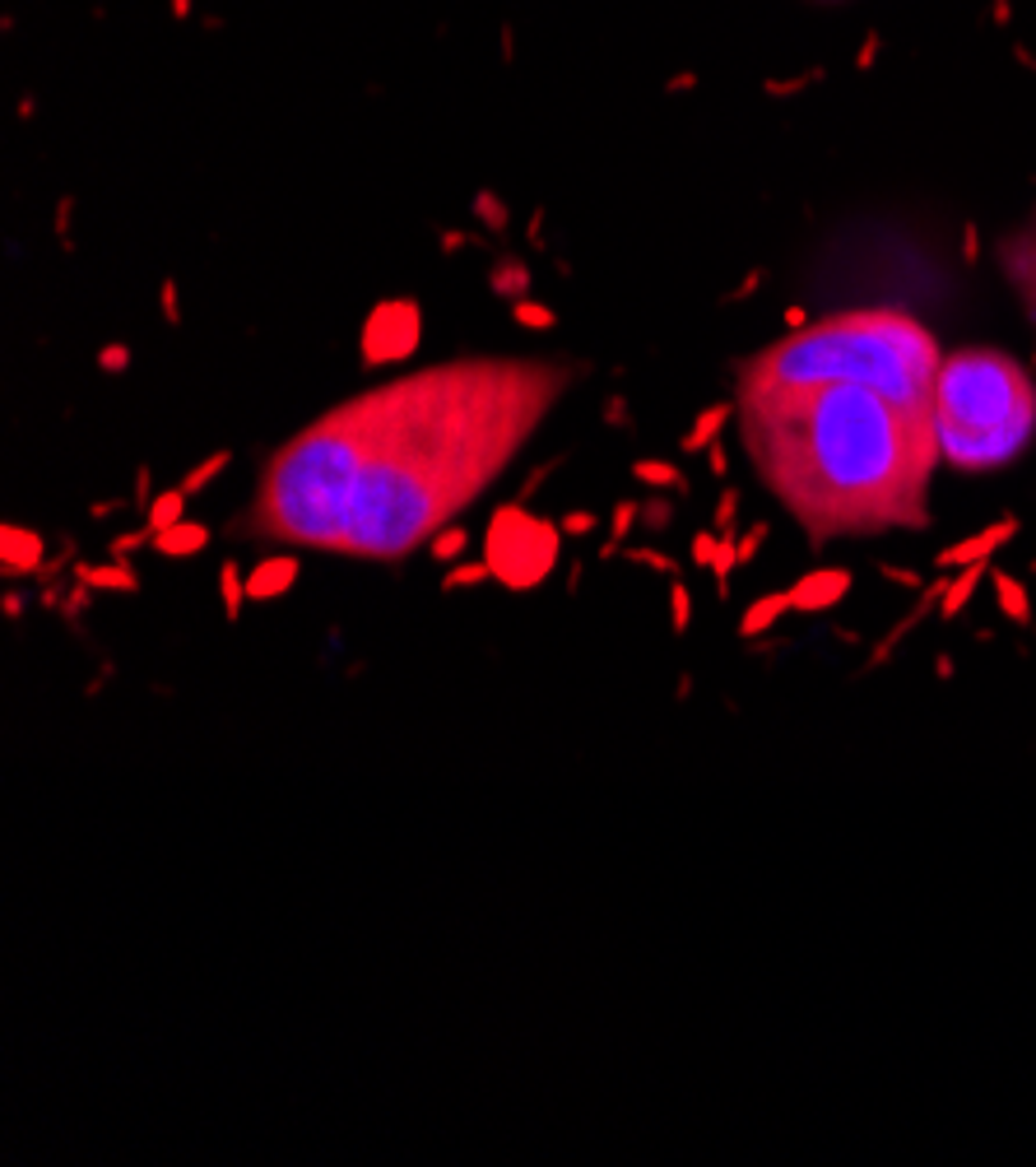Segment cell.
<instances>
[{
  "instance_id": "cell-26",
  "label": "cell",
  "mask_w": 1036,
  "mask_h": 1167,
  "mask_svg": "<svg viewBox=\"0 0 1036 1167\" xmlns=\"http://www.w3.org/2000/svg\"><path fill=\"white\" fill-rule=\"evenodd\" d=\"M483 581H493V568L483 563H452L442 572V596H456V591H470V587H483Z\"/></svg>"
},
{
  "instance_id": "cell-32",
  "label": "cell",
  "mask_w": 1036,
  "mask_h": 1167,
  "mask_svg": "<svg viewBox=\"0 0 1036 1167\" xmlns=\"http://www.w3.org/2000/svg\"><path fill=\"white\" fill-rule=\"evenodd\" d=\"M823 80V65H818V71H799V75H791V80H768L762 84V94L768 98H795V94H804L809 84H818Z\"/></svg>"
},
{
  "instance_id": "cell-5",
  "label": "cell",
  "mask_w": 1036,
  "mask_h": 1167,
  "mask_svg": "<svg viewBox=\"0 0 1036 1167\" xmlns=\"http://www.w3.org/2000/svg\"><path fill=\"white\" fill-rule=\"evenodd\" d=\"M483 563L493 568V581L516 596L544 587L562 563V526L549 516H535L521 498L493 508L483 526Z\"/></svg>"
},
{
  "instance_id": "cell-20",
  "label": "cell",
  "mask_w": 1036,
  "mask_h": 1167,
  "mask_svg": "<svg viewBox=\"0 0 1036 1167\" xmlns=\"http://www.w3.org/2000/svg\"><path fill=\"white\" fill-rule=\"evenodd\" d=\"M633 479L646 489H670V493H689V475L674 461H633Z\"/></svg>"
},
{
  "instance_id": "cell-9",
  "label": "cell",
  "mask_w": 1036,
  "mask_h": 1167,
  "mask_svg": "<svg viewBox=\"0 0 1036 1167\" xmlns=\"http://www.w3.org/2000/svg\"><path fill=\"white\" fill-rule=\"evenodd\" d=\"M855 587L851 568H818V572H804V577L791 587V610L799 614H823L832 610L837 600H846V591Z\"/></svg>"
},
{
  "instance_id": "cell-29",
  "label": "cell",
  "mask_w": 1036,
  "mask_h": 1167,
  "mask_svg": "<svg viewBox=\"0 0 1036 1167\" xmlns=\"http://www.w3.org/2000/svg\"><path fill=\"white\" fill-rule=\"evenodd\" d=\"M670 628H674V633H689V628H693V596H689V587H683L679 577L670 581Z\"/></svg>"
},
{
  "instance_id": "cell-52",
  "label": "cell",
  "mask_w": 1036,
  "mask_h": 1167,
  "mask_svg": "<svg viewBox=\"0 0 1036 1167\" xmlns=\"http://www.w3.org/2000/svg\"><path fill=\"white\" fill-rule=\"evenodd\" d=\"M121 508H126V502H112V498H103V502H94V508H88V516H94V521H103V516H117Z\"/></svg>"
},
{
  "instance_id": "cell-10",
  "label": "cell",
  "mask_w": 1036,
  "mask_h": 1167,
  "mask_svg": "<svg viewBox=\"0 0 1036 1167\" xmlns=\"http://www.w3.org/2000/svg\"><path fill=\"white\" fill-rule=\"evenodd\" d=\"M298 577H302L298 554H270V558H261V563H252V572H246V600L270 605V600L288 596V591L298 587Z\"/></svg>"
},
{
  "instance_id": "cell-48",
  "label": "cell",
  "mask_w": 1036,
  "mask_h": 1167,
  "mask_svg": "<svg viewBox=\"0 0 1036 1167\" xmlns=\"http://www.w3.org/2000/svg\"><path fill=\"white\" fill-rule=\"evenodd\" d=\"M758 284H762V271H749V279H744V284H739V289H730V294H725V302H744V298H749V294H753V289H758Z\"/></svg>"
},
{
  "instance_id": "cell-40",
  "label": "cell",
  "mask_w": 1036,
  "mask_h": 1167,
  "mask_svg": "<svg viewBox=\"0 0 1036 1167\" xmlns=\"http://www.w3.org/2000/svg\"><path fill=\"white\" fill-rule=\"evenodd\" d=\"M154 498H159V493H154V470L140 466V470H135V493H131V502H135V508H150Z\"/></svg>"
},
{
  "instance_id": "cell-56",
  "label": "cell",
  "mask_w": 1036,
  "mask_h": 1167,
  "mask_svg": "<svg viewBox=\"0 0 1036 1167\" xmlns=\"http://www.w3.org/2000/svg\"><path fill=\"white\" fill-rule=\"evenodd\" d=\"M1032 368H1036V358H1032Z\"/></svg>"
},
{
  "instance_id": "cell-25",
  "label": "cell",
  "mask_w": 1036,
  "mask_h": 1167,
  "mask_svg": "<svg viewBox=\"0 0 1036 1167\" xmlns=\"http://www.w3.org/2000/svg\"><path fill=\"white\" fill-rule=\"evenodd\" d=\"M427 549H433V558H437V563H446V568H452V563H460V554L470 549V531H465V526H456V521H452V526H442V531H437L433 540H427Z\"/></svg>"
},
{
  "instance_id": "cell-47",
  "label": "cell",
  "mask_w": 1036,
  "mask_h": 1167,
  "mask_svg": "<svg viewBox=\"0 0 1036 1167\" xmlns=\"http://www.w3.org/2000/svg\"><path fill=\"white\" fill-rule=\"evenodd\" d=\"M878 47H883V38H878V33H870V38H864V47H860V56H855V71H870L874 56H878Z\"/></svg>"
},
{
  "instance_id": "cell-34",
  "label": "cell",
  "mask_w": 1036,
  "mask_h": 1167,
  "mask_svg": "<svg viewBox=\"0 0 1036 1167\" xmlns=\"http://www.w3.org/2000/svg\"><path fill=\"white\" fill-rule=\"evenodd\" d=\"M88 596H94V587H88V581H80V577H75V587L65 591V605H61L65 624H80V619H84V610H88Z\"/></svg>"
},
{
  "instance_id": "cell-1",
  "label": "cell",
  "mask_w": 1036,
  "mask_h": 1167,
  "mask_svg": "<svg viewBox=\"0 0 1036 1167\" xmlns=\"http://www.w3.org/2000/svg\"><path fill=\"white\" fill-rule=\"evenodd\" d=\"M572 358H452L325 410L265 461L233 535L404 563L516 461Z\"/></svg>"
},
{
  "instance_id": "cell-15",
  "label": "cell",
  "mask_w": 1036,
  "mask_h": 1167,
  "mask_svg": "<svg viewBox=\"0 0 1036 1167\" xmlns=\"http://www.w3.org/2000/svg\"><path fill=\"white\" fill-rule=\"evenodd\" d=\"M489 289L502 302L531 298V265H525L521 256H498V261H493V271H489Z\"/></svg>"
},
{
  "instance_id": "cell-21",
  "label": "cell",
  "mask_w": 1036,
  "mask_h": 1167,
  "mask_svg": "<svg viewBox=\"0 0 1036 1167\" xmlns=\"http://www.w3.org/2000/svg\"><path fill=\"white\" fill-rule=\"evenodd\" d=\"M186 516V493L182 489H163L159 498L144 508V526H154V531H167V526H177Z\"/></svg>"
},
{
  "instance_id": "cell-7",
  "label": "cell",
  "mask_w": 1036,
  "mask_h": 1167,
  "mask_svg": "<svg viewBox=\"0 0 1036 1167\" xmlns=\"http://www.w3.org/2000/svg\"><path fill=\"white\" fill-rule=\"evenodd\" d=\"M47 563V540L33 526H0V577H38Z\"/></svg>"
},
{
  "instance_id": "cell-49",
  "label": "cell",
  "mask_w": 1036,
  "mask_h": 1167,
  "mask_svg": "<svg viewBox=\"0 0 1036 1167\" xmlns=\"http://www.w3.org/2000/svg\"><path fill=\"white\" fill-rule=\"evenodd\" d=\"M437 242H442V252H460V246H470V242H479V238H475V233H452V229H446Z\"/></svg>"
},
{
  "instance_id": "cell-43",
  "label": "cell",
  "mask_w": 1036,
  "mask_h": 1167,
  "mask_svg": "<svg viewBox=\"0 0 1036 1167\" xmlns=\"http://www.w3.org/2000/svg\"><path fill=\"white\" fill-rule=\"evenodd\" d=\"M71 558H75V545H71V540H65V549H61V554H56V558H47V563H42V572H38V581H56V577H61V568H65V563H71Z\"/></svg>"
},
{
  "instance_id": "cell-24",
  "label": "cell",
  "mask_w": 1036,
  "mask_h": 1167,
  "mask_svg": "<svg viewBox=\"0 0 1036 1167\" xmlns=\"http://www.w3.org/2000/svg\"><path fill=\"white\" fill-rule=\"evenodd\" d=\"M512 321L521 331H554L558 327V312L549 308V302H539V298H516L512 302Z\"/></svg>"
},
{
  "instance_id": "cell-31",
  "label": "cell",
  "mask_w": 1036,
  "mask_h": 1167,
  "mask_svg": "<svg viewBox=\"0 0 1036 1167\" xmlns=\"http://www.w3.org/2000/svg\"><path fill=\"white\" fill-rule=\"evenodd\" d=\"M154 526H140V531H126V535H112V545H107V558H131V554H140V549H154Z\"/></svg>"
},
{
  "instance_id": "cell-46",
  "label": "cell",
  "mask_w": 1036,
  "mask_h": 1167,
  "mask_svg": "<svg viewBox=\"0 0 1036 1167\" xmlns=\"http://www.w3.org/2000/svg\"><path fill=\"white\" fill-rule=\"evenodd\" d=\"M976 256H981V233H976V223H967V229H962V261L972 265Z\"/></svg>"
},
{
  "instance_id": "cell-3",
  "label": "cell",
  "mask_w": 1036,
  "mask_h": 1167,
  "mask_svg": "<svg viewBox=\"0 0 1036 1167\" xmlns=\"http://www.w3.org/2000/svg\"><path fill=\"white\" fill-rule=\"evenodd\" d=\"M939 344L916 317L893 308H860L809 321L739 363V387H818L846 381L897 400L920 419H934Z\"/></svg>"
},
{
  "instance_id": "cell-42",
  "label": "cell",
  "mask_w": 1036,
  "mask_h": 1167,
  "mask_svg": "<svg viewBox=\"0 0 1036 1167\" xmlns=\"http://www.w3.org/2000/svg\"><path fill=\"white\" fill-rule=\"evenodd\" d=\"M604 423H610V429H633V414H627V400L623 396L604 400Z\"/></svg>"
},
{
  "instance_id": "cell-37",
  "label": "cell",
  "mask_w": 1036,
  "mask_h": 1167,
  "mask_svg": "<svg viewBox=\"0 0 1036 1167\" xmlns=\"http://www.w3.org/2000/svg\"><path fill=\"white\" fill-rule=\"evenodd\" d=\"M670 521H674V502H664V498L641 502V526H646V531H670Z\"/></svg>"
},
{
  "instance_id": "cell-53",
  "label": "cell",
  "mask_w": 1036,
  "mask_h": 1167,
  "mask_svg": "<svg viewBox=\"0 0 1036 1167\" xmlns=\"http://www.w3.org/2000/svg\"><path fill=\"white\" fill-rule=\"evenodd\" d=\"M785 327H791V331H804L809 327V312L799 308V302H795V308H785Z\"/></svg>"
},
{
  "instance_id": "cell-13",
  "label": "cell",
  "mask_w": 1036,
  "mask_h": 1167,
  "mask_svg": "<svg viewBox=\"0 0 1036 1167\" xmlns=\"http://www.w3.org/2000/svg\"><path fill=\"white\" fill-rule=\"evenodd\" d=\"M205 545H210V526L205 521H191V516H182L177 526H167V531L154 535V549H159L163 558H191V554H200Z\"/></svg>"
},
{
  "instance_id": "cell-11",
  "label": "cell",
  "mask_w": 1036,
  "mask_h": 1167,
  "mask_svg": "<svg viewBox=\"0 0 1036 1167\" xmlns=\"http://www.w3.org/2000/svg\"><path fill=\"white\" fill-rule=\"evenodd\" d=\"M999 261H1004V275L1018 289L1032 284L1036 279V219H1032V229H1022V233H1013V238L999 242Z\"/></svg>"
},
{
  "instance_id": "cell-35",
  "label": "cell",
  "mask_w": 1036,
  "mask_h": 1167,
  "mask_svg": "<svg viewBox=\"0 0 1036 1167\" xmlns=\"http://www.w3.org/2000/svg\"><path fill=\"white\" fill-rule=\"evenodd\" d=\"M716 549H720V535L716 531H697L693 535V545H689V558L697 568H706L712 572V563H716Z\"/></svg>"
},
{
  "instance_id": "cell-41",
  "label": "cell",
  "mask_w": 1036,
  "mask_h": 1167,
  "mask_svg": "<svg viewBox=\"0 0 1036 1167\" xmlns=\"http://www.w3.org/2000/svg\"><path fill=\"white\" fill-rule=\"evenodd\" d=\"M71 215H75V196L56 200V238L65 242V252H71V246H75V238H71Z\"/></svg>"
},
{
  "instance_id": "cell-38",
  "label": "cell",
  "mask_w": 1036,
  "mask_h": 1167,
  "mask_svg": "<svg viewBox=\"0 0 1036 1167\" xmlns=\"http://www.w3.org/2000/svg\"><path fill=\"white\" fill-rule=\"evenodd\" d=\"M131 358H135L131 344H103V350H98V368L117 377V373H126V368H131Z\"/></svg>"
},
{
  "instance_id": "cell-23",
  "label": "cell",
  "mask_w": 1036,
  "mask_h": 1167,
  "mask_svg": "<svg viewBox=\"0 0 1036 1167\" xmlns=\"http://www.w3.org/2000/svg\"><path fill=\"white\" fill-rule=\"evenodd\" d=\"M228 466H233V452H228V447H219V452H214V456H205V461H200L196 470H191V475H186V479H182V484H177V489H182L186 498H196V493L205 489V484H214V479H219V475H223V470H228Z\"/></svg>"
},
{
  "instance_id": "cell-50",
  "label": "cell",
  "mask_w": 1036,
  "mask_h": 1167,
  "mask_svg": "<svg viewBox=\"0 0 1036 1167\" xmlns=\"http://www.w3.org/2000/svg\"><path fill=\"white\" fill-rule=\"evenodd\" d=\"M0 614H5V619H19V614H24V596H19V591H5V596H0Z\"/></svg>"
},
{
  "instance_id": "cell-17",
  "label": "cell",
  "mask_w": 1036,
  "mask_h": 1167,
  "mask_svg": "<svg viewBox=\"0 0 1036 1167\" xmlns=\"http://www.w3.org/2000/svg\"><path fill=\"white\" fill-rule=\"evenodd\" d=\"M985 572H990L985 563L957 568V577H949V591H943V600H939V614H943V619H957V614L972 605V596H976V587H981Z\"/></svg>"
},
{
  "instance_id": "cell-8",
  "label": "cell",
  "mask_w": 1036,
  "mask_h": 1167,
  "mask_svg": "<svg viewBox=\"0 0 1036 1167\" xmlns=\"http://www.w3.org/2000/svg\"><path fill=\"white\" fill-rule=\"evenodd\" d=\"M1013 535H1018V516H999V521H990L981 535H972V540H957L949 549H939V558H934V568L939 572H957V568H972V563H985L995 549H1004Z\"/></svg>"
},
{
  "instance_id": "cell-12",
  "label": "cell",
  "mask_w": 1036,
  "mask_h": 1167,
  "mask_svg": "<svg viewBox=\"0 0 1036 1167\" xmlns=\"http://www.w3.org/2000/svg\"><path fill=\"white\" fill-rule=\"evenodd\" d=\"M75 577L88 581L94 591H121V596H135V591H140V572H135L126 558H107V563H75Z\"/></svg>"
},
{
  "instance_id": "cell-36",
  "label": "cell",
  "mask_w": 1036,
  "mask_h": 1167,
  "mask_svg": "<svg viewBox=\"0 0 1036 1167\" xmlns=\"http://www.w3.org/2000/svg\"><path fill=\"white\" fill-rule=\"evenodd\" d=\"M558 526H562V535H577V540H591V535L600 531V516H595V512H585V508H577V512H567V516H562Z\"/></svg>"
},
{
  "instance_id": "cell-18",
  "label": "cell",
  "mask_w": 1036,
  "mask_h": 1167,
  "mask_svg": "<svg viewBox=\"0 0 1036 1167\" xmlns=\"http://www.w3.org/2000/svg\"><path fill=\"white\" fill-rule=\"evenodd\" d=\"M219 600H223V619H228V624H238V619H242V610H246V577H242L238 558L219 563Z\"/></svg>"
},
{
  "instance_id": "cell-54",
  "label": "cell",
  "mask_w": 1036,
  "mask_h": 1167,
  "mask_svg": "<svg viewBox=\"0 0 1036 1167\" xmlns=\"http://www.w3.org/2000/svg\"><path fill=\"white\" fill-rule=\"evenodd\" d=\"M1022 302H1028V317H1032V327H1036V279L1022 289Z\"/></svg>"
},
{
  "instance_id": "cell-28",
  "label": "cell",
  "mask_w": 1036,
  "mask_h": 1167,
  "mask_svg": "<svg viewBox=\"0 0 1036 1167\" xmlns=\"http://www.w3.org/2000/svg\"><path fill=\"white\" fill-rule=\"evenodd\" d=\"M637 526H641V502H637V498H623V502H618V508L610 512V540L623 545L627 535L637 531Z\"/></svg>"
},
{
  "instance_id": "cell-57",
  "label": "cell",
  "mask_w": 1036,
  "mask_h": 1167,
  "mask_svg": "<svg viewBox=\"0 0 1036 1167\" xmlns=\"http://www.w3.org/2000/svg\"><path fill=\"white\" fill-rule=\"evenodd\" d=\"M1032 572H1036V563H1032Z\"/></svg>"
},
{
  "instance_id": "cell-16",
  "label": "cell",
  "mask_w": 1036,
  "mask_h": 1167,
  "mask_svg": "<svg viewBox=\"0 0 1036 1167\" xmlns=\"http://www.w3.org/2000/svg\"><path fill=\"white\" fill-rule=\"evenodd\" d=\"M791 610V591H768V596H758L744 610V619H739V633L744 637H762L768 628H776V619Z\"/></svg>"
},
{
  "instance_id": "cell-27",
  "label": "cell",
  "mask_w": 1036,
  "mask_h": 1167,
  "mask_svg": "<svg viewBox=\"0 0 1036 1167\" xmlns=\"http://www.w3.org/2000/svg\"><path fill=\"white\" fill-rule=\"evenodd\" d=\"M623 558L627 563H641V568H651V572H660V577H679V563H674L664 549H646V545H633V549H623Z\"/></svg>"
},
{
  "instance_id": "cell-6",
  "label": "cell",
  "mask_w": 1036,
  "mask_h": 1167,
  "mask_svg": "<svg viewBox=\"0 0 1036 1167\" xmlns=\"http://www.w3.org/2000/svg\"><path fill=\"white\" fill-rule=\"evenodd\" d=\"M423 340V308L414 298H381L358 327V358L367 373L396 368L404 358H414Z\"/></svg>"
},
{
  "instance_id": "cell-39",
  "label": "cell",
  "mask_w": 1036,
  "mask_h": 1167,
  "mask_svg": "<svg viewBox=\"0 0 1036 1167\" xmlns=\"http://www.w3.org/2000/svg\"><path fill=\"white\" fill-rule=\"evenodd\" d=\"M159 312L167 327H182V298H177V279H163L159 289Z\"/></svg>"
},
{
  "instance_id": "cell-51",
  "label": "cell",
  "mask_w": 1036,
  "mask_h": 1167,
  "mask_svg": "<svg viewBox=\"0 0 1036 1167\" xmlns=\"http://www.w3.org/2000/svg\"><path fill=\"white\" fill-rule=\"evenodd\" d=\"M689 88H697V75L693 71H679L670 84H664V94H689Z\"/></svg>"
},
{
  "instance_id": "cell-44",
  "label": "cell",
  "mask_w": 1036,
  "mask_h": 1167,
  "mask_svg": "<svg viewBox=\"0 0 1036 1167\" xmlns=\"http://www.w3.org/2000/svg\"><path fill=\"white\" fill-rule=\"evenodd\" d=\"M878 577L897 581V587H911V591H920V572H906V568H893V563H878Z\"/></svg>"
},
{
  "instance_id": "cell-33",
  "label": "cell",
  "mask_w": 1036,
  "mask_h": 1167,
  "mask_svg": "<svg viewBox=\"0 0 1036 1167\" xmlns=\"http://www.w3.org/2000/svg\"><path fill=\"white\" fill-rule=\"evenodd\" d=\"M772 535V521H749V531L744 535H735V554H739V568L753 563V554L762 549V540Z\"/></svg>"
},
{
  "instance_id": "cell-4",
  "label": "cell",
  "mask_w": 1036,
  "mask_h": 1167,
  "mask_svg": "<svg viewBox=\"0 0 1036 1167\" xmlns=\"http://www.w3.org/2000/svg\"><path fill=\"white\" fill-rule=\"evenodd\" d=\"M934 433L943 461L972 475L1018 461L1036 433V377L985 344L949 354L934 377Z\"/></svg>"
},
{
  "instance_id": "cell-45",
  "label": "cell",
  "mask_w": 1036,
  "mask_h": 1167,
  "mask_svg": "<svg viewBox=\"0 0 1036 1167\" xmlns=\"http://www.w3.org/2000/svg\"><path fill=\"white\" fill-rule=\"evenodd\" d=\"M706 466H712V475H720V479L730 475V456H725V447H720V437L706 447Z\"/></svg>"
},
{
  "instance_id": "cell-14",
  "label": "cell",
  "mask_w": 1036,
  "mask_h": 1167,
  "mask_svg": "<svg viewBox=\"0 0 1036 1167\" xmlns=\"http://www.w3.org/2000/svg\"><path fill=\"white\" fill-rule=\"evenodd\" d=\"M735 400H720V406H706L702 414L693 419V429L683 433V442H679V452H706V447L720 437V429H725L730 419H735Z\"/></svg>"
},
{
  "instance_id": "cell-19",
  "label": "cell",
  "mask_w": 1036,
  "mask_h": 1167,
  "mask_svg": "<svg viewBox=\"0 0 1036 1167\" xmlns=\"http://www.w3.org/2000/svg\"><path fill=\"white\" fill-rule=\"evenodd\" d=\"M990 581H995L999 610H1004L1013 624H1032V605H1028V591H1022V581H1018V577H1009L1004 568H995V572H990Z\"/></svg>"
},
{
  "instance_id": "cell-30",
  "label": "cell",
  "mask_w": 1036,
  "mask_h": 1167,
  "mask_svg": "<svg viewBox=\"0 0 1036 1167\" xmlns=\"http://www.w3.org/2000/svg\"><path fill=\"white\" fill-rule=\"evenodd\" d=\"M739 508H744V493H739V489H725V493H720L716 516H712V531H716V535H735V531H739V526H735Z\"/></svg>"
},
{
  "instance_id": "cell-22",
  "label": "cell",
  "mask_w": 1036,
  "mask_h": 1167,
  "mask_svg": "<svg viewBox=\"0 0 1036 1167\" xmlns=\"http://www.w3.org/2000/svg\"><path fill=\"white\" fill-rule=\"evenodd\" d=\"M475 219L483 223L489 233H512V210L502 205V196L498 191H475Z\"/></svg>"
},
{
  "instance_id": "cell-55",
  "label": "cell",
  "mask_w": 1036,
  "mask_h": 1167,
  "mask_svg": "<svg viewBox=\"0 0 1036 1167\" xmlns=\"http://www.w3.org/2000/svg\"><path fill=\"white\" fill-rule=\"evenodd\" d=\"M173 15H177V19H186V15H191V0H173Z\"/></svg>"
},
{
  "instance_id": "cell-2",
  "label": "cell",
  "mask_w": 1036,
  "mask_h": 1167,
  "mask_svg": "<svg viewBox=\"0 0 1036 1167\" xmlns=\"http://www.w3.org/2000/svg\"><path fill=\"white\" fill-rule=\"evenodd\" d=\"M735 410L758 475L814 545L930 526L934 419L846 381L739 387Z\"/></svg>"
}]
</instances>
